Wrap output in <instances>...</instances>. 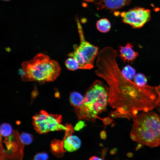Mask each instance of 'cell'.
<instances>
[{
    "mask_svg": "<svg viewBox=\"0 0 160 160\" xmlns=\"http://www.w3.org/2000/svg\"><path fill=\"white\" fill-rule=\"evenodd\" d=\"M109 98L116 109V117L133 119L139 111L148 112L157 108L160 111V84L140 87L126 78L119 69L113 71L107 81Z\"/></svg>",
    "mask_w": 160,
    "mask_h": 160,
    "instance_id": "cell-1",
    "label": "cell"
},
{
    "mask_svg": "<svg viewBox=\"0 0 160 160\" xmlns=\"http://www.w3.org/2000/svg\"><path fill=\"white\" fill-rule=\"evenodd\" d=\"M130 137L140 145L155 147L160 145V116L151 111L137 114L133 119Z\"/></svg>",
    "mask_w": 160,
    "mask_h": 160,
    "instance_id": "cell-2",
    "label": "cell"
},
{
    "mask_svg": "<svg viewBox=\"0 0 160 160\" xmlns=\"http://www.w3.org/2000/svg\"><path fill=\"white\" fill-rule=\"evenodd\" d=\"M21 68L19 73L22 81L42 83L55 80L61 71L57 62L41 53L36 55L32 60L23 62Z\"/></svg>",
    "mask_w": 160,
    "mask_h": 160,
    "instance_id": "cell-3",
    "label": "cell"
},
{
    "mask_svg": "<svg viewBox=\"0 0 160 160\" xmlns=\"http://www.w3.org/2000/svg\"><path fill=\"white\" fill-rule=\"evenodd\" d=\"M108 89L101 81H95L86 92L82 106L75 110L78 118L92 121L104 111L108 102Z\"/></svg>",
    "mask_w": 160,
    "mask_h": 160,
    "instance_id": "cell-4",
    "label": "cell"
},
{
    "mask_svg": "<svg viewBox=\"0 0 160 160\" xmlns=\"http://www.w3.org/2000/svg\"><path fill=\"white\" fill-rule=\"evenodd\" d=\"M24 145L20 135L8 123L0 127V160H22Z\"/></svg>",
    "mask_w": 160,
    "mask_h": 160,
    "instance_id": "cell-5",
    "label": "cell"
},
{
    "mask_svg": "<svg viewBox=\"0 0 160 160\" xmlns=\"http://www.w3.org/2000/svg\"><path fill=\"white\" fill-rule=\"evenodd\" d=\"M80 43L68 54L78 63L80 69H90L94 67L95 59L98 54V47L86 40L81 25L77 21Z\"/></svg>",
    "mask_w": 160,
    "mask_h": 160,
    "instance_id": "cell-6",
    "label": "cell"
},
{
    "mask_svg": "<svg viewBox=\"0 0 160 160\" xmlns=\"http://www.w3.org/2000/svg\"><path fill=\"white\" fill-rule=\"evenodd\" d=\"M62 116L49 113L42 110L33 118V124L38 133L46 134L49 132L68 130L69 126H65L61 124Z\"/></svg>",
    "mask_w": 160,
    "mask_h": 160,
    "instance_id": "cell-7",
    "label": "cell"
},
{
    "mask_svg": "<svg viewBox=\"0 0 160 160\" xmlns=\"http://www.w3.org/2000/svg\"><path fill=\"white\" fill-rule=\"evenodd\" d=\"M123 22L134 28H139L148 21L151 18V11L143 7H135L127 12L121 13Z\"/></svg>",
    "mask_w": 160,
    "mask_h": 160,
    "instance_id": "cell-8",
    "label": "cell"
},
{
    "mask_svg": "<svg viewBox=\"0 0 160 160\" xmlns=\"http://www.w3.org/2000/svg\"><path fill=\"white\" fill-rule=\"evenodd\" d=\"M70 128L65 130L66 134L61 142L63 148L66 151L72 152L76 151L80 148L81 142L77 136L70 135L68 132Z\"/></svg>",
    "mask_w": 160,
    "mask_h": 160,
    "instance_id": "cell-9",
    "label": "cell"
},
{
    "mask_svg": "<svg viewBox=\"0 0 160 160\" xmlns=\"http://www.w3.org/2000/svg\"><path fill=\"white\" fill-rule=\"evenodd\" d=\"M119 56L125 63H131L136 59L138 54L133 49V45L131 43H128L119 47Z\"/></svg>",
    "mask_w": 160,
    "mask_h": 160,
    "instance_id": "cell-10",
    "label": "cell"
},
{
    "mask_svg": "<svg viewBox=\"0 0 160 160\" xmlns=\"http://www.w3.org/2000/svg\"><path fill=\"white\" fill-rule=\"evenodd\" d=\"M131 0H100L98 2L99 9L105 8L111 11H114L129 5Z\"/></svg>",
    "mask_w": 160,
    "mask_h": 160,
    "instance_id": "cell-11",
    "label": "cell"
},
{
    "mask_svg": "<svg viewBox=\"0 0 160 160\" xmlns=\"http://www.w3.org/2000/svg\"><path fill=\"white\" fill-rule=\"evenodd\" d=\"M84 97L79 92H73L71 93L69 96V101L71 104L75 108V110L80 108L82 105Z\"/></svg>",
    "mask_w": 160,
    "mask_h": 160,
    "instance_id": "cell-12",
    "label": "cell"
},
{
    "mask_svg": "<svg viewBox=\"0 0 160 160\" xmlns=\"http://www.w3.org/2000/svg\"><path fill=\"white\" fill-rule=\"evenodd\" d=\"M61 141L58 140H53L50 144V150L55 156L59 157L63 156L66 151L64 149Z\"/></svg>",
    "mask_w": 160,
    "mask_h": 160,
    "instance_id": "cell-13",
    "label": "cell"
},
{
    "mask_svg": "<svg viewBox=\"0 0 160 160\" xmlns=\"http://www.w3.org/2000/svg\"><path fill=\"white\" fill-rule=\"evenodd\" d=\"M96 27L100 32L105 33L110 31L111 28V25L108 19L102 18L97 21Z\"/></svg>",
    "mask_w": 160,
    "mask_h": 160,
    "instance_id": "cell-14",
    "label": "cell"
},
{
    "mask_svg": "<svg viewBox=\"0 0 160 160\" xmlns=\"http://www.w3.org/2000/svg\"><path fill=\"white\" fill-rule=\"evenodd\" d=\"M124 76L127 79L131 80L135 75V69L131 66L127 65L124 66L121 71Z\"/></svg>",
    "mask_w": 160,
    "mask_h": 160,
    "instance_id": "cell-15",
    "label": "cell"
},
{
    "mask_svg": "<svg viewBox=\"0 0 160 160\" xmlns=\"http://www.w3.org/2000/svg\"><path fill=\"white\" fill-rule=\"evenodd\" d=\"M65 64L67 69L70 71H74L79 69L77 62L71 57H69L66 60Z\"/></svg>",
    "mask_w": 160,
    "mask_h": 160,
    "instance_id": "cell-16",
    "label": "cell"
},
{
    "mask_svg": "<svg viewBox=\"0 0 160 160\" xmlns=\"http://www.w3.org/2000/svg\"><path fill=\"white\" fill-rule=\"evenodd\" d=\"M133 79L134 82L138 86L143 87L146 85L147 78L143 73H139L136 74Z\"/></svg>",
    "mask_w": 160,
    "mask_h": 160,
    "instance_id": "cell-17",
    "label": "cell"
},
{
    "mask_svg": "<svg viewBox=\"0 0 160 160\" xmlns=\"http://www.w3.org/2000/svg\"><path fill=\"white\" fill-rule=\"evenodd\" d=\"M20 135L21 140L24 145L30 144L33 140V136L29 134L23 132Z\"/></svg>",
    "mask_w": 160,
    "mask_h": 160,
    "instance_id": "cell-18",
    "label": "cell"
},
{
    "mask_svg": "<svg viewBox=\"0 0 160 160\" xmlns=\"http://www.w3.org/2000/svg\"><path fill=\"white\" fill-rule=\"evenodd\" d=\"M48 154L45 152L39 153L36 154L31 160H47Z\"/></svg>",
    "mask_w": 160,
    "mask_h": 160,
    "instance_id": "cell-19",
    "label": "cell"
},
{
    "mask_svg": "<svg viewBox=\"0 0 160 160\" xmlns=\"http://www.w3.org/2000/svg\"><path fill=\"white\" fill-rule=\"evenodd\" d=\"M85 126V121H79L76 124L74 129L76 131H79L82 129Z\"/></svg>",
    "mask_w": 160,
    "mask_h": 160,
    "instance_id": "cell-20",
    "label": "cell"
},
{
    "mask_svg": "<svg viewBox=\"0 0 160 160\" xmlns=\"http://www.w3.org/2000/svg\"><path fill=\"white\" fill-rule=\"evenodd\" d=\"M89 160H104L101 158L98 157L94 156L91 157Z\"/></svg>",
    "mask_w": 160,
    "mask_h": 160,
    "instance_id": "cell-21",
    "label": "cell"
},
{
    "mask_svg": "<svg viewBox=\"0 0 160 160\" xmlns=\"http://www.w3.org/2000/svg\"><path fill=\"white\" fill-rule=\"evenodd\" d=\"M87 21V19L85 18H83L81 20V22L82 23H85Z\"/></svg>",
    "mask_w": 160,
    "mask_h": 160,
    "instance_id": "cell-22",
    "label": "cell"
},
{
    "mask_svg": "<svg viewBox=\"0 0 160 160\" xmlns=\"http://www.w3.org/2000/svg\"><path fill=\"white\" fill-rule=\"evenodd\" d=\"M127 156L128 157H131L132 156L133 154L132 153H128Z\"/></svg>",
    "mask_w": 160,
    "mask_h": 160,
    "instance_id": "cell-23",
    "label": "cell"
},
{
    "mask_svg": "<svg viewBox=\"0 0 160 160\" xmlns=\"http://www.w3.org/2000/svg\"><path fill=\"white\" fill-rule=\"evenodd\" d=\"M84 1L89 2H92L95 1L97 0H83Z\"/></svg>",
    "mask_w": 160,
    "mask_h": 160,
    "instance_id": "cell-24",
    "label": "cell"
},
{
    "mask_svg": "<svg viewBox=\"0 0 160 160\" xmlns=\"http://www.w3.org/2000/svg\"><path fill=\"white\" fill-rule=\"evenodd\" d=\"M119 14V12H114V14L116 16H118Z\"/></svg>",
    "mask_w": 160,
    "mask_h": 160,
    "instance_id": "cell-25",
    "label": "cell"
},
{
    "mask_svg": "<svg viewBox=\"0 0 160 160\" xmlns=\"http://www.w3.org/2000/svg\"><path fill=\"white\" fill-rule=\"evenodd\" d=\"M2 0L4 1H10V0Z\"/></svg>",
    "mask_w": 160,
    "mask_h": 160,
    "instance_id": "cell-26",
    "label": "cell"
}]
</instances>
